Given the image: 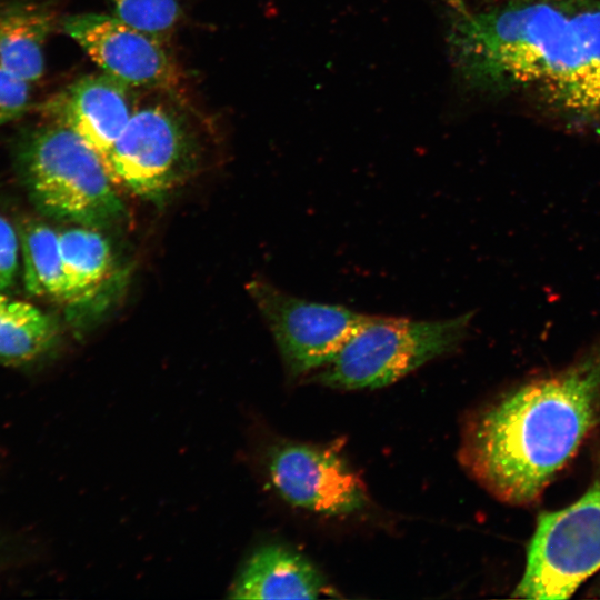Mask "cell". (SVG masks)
Segmentation results:
<instances>
[{
    "instance_id": "6da1fadb",
    "label": "cell",
    "mask_w": 600,
    "mask_h": 600,
    "mask_svg": "<svg viewBox=\"0 0 600 600\" xmlns=\"http://www.w3.org/2000/svg\"><path fill=\"white\" fill-rule=\"evenodd\" d=\"M458 80L600 132V0H441Z\"/></svg>"
},
{
    "instance_id": "7a4b0ae2",
    "label": "cell",
    "mask_w": 600,
    "mask_h": 600,
    "mask_svg": "<svg viewBox=\"0 0 600 600\" xmlns=\"http://www.w3.org/2000/svg\"><path fill=\"white\" fill-rule=\"evenodd\" d=\"M599 426L600 338L469 420L459 460L499 500L529 504Z\"/></svg>"
},
{
    "instance_id": "3957f363",
    "label": "cell",
    "mask_w": 600,
    "mask_h": 600,
    "mask_svg": "<svg viewBox=\"0 0 600 600\" xmlns=\"http://www.w3.org/2000/svg\"><path fill=\"white\" fill-rule=\"evenodd\" d=\"M14 164L31 203L47 217L96 229L122 218L124 206L104 160L61 123L24 131Z\"/></svg>"
},
{
    "instance_id": "277c9868",
    "label": "cell",
    "mask_w": 600,
    "mask_h": 600,
    "mask_svg": "<svg viewBox=\"0 0 600 600\" xmlns=\"http://www.w3.org/2000/svg\"><path fill=\"white\" fill-rule=\"evenodd\" d=\"M472 313L441 320L368 316L339 352L310 376L342 390L389 386L430 360L457 349Z\"/></svg>"
},
{
    "instance_id": "5b68a950",
    "label": "cell",
    "mask_w": 600,
    "mask_h": 600,
    "mask_svg": "<svg viewBox=\"0 0 600 600\" xmlns=\"http://www.w3.org/2000/svg\"><path fill=\"white\" fill-rule=\"evenodd\" d=\"M600 570V484L563 509L542 513L528 546L513 597H571Z\"/></svg>"
},
{
    "instance_id": "8992f818",
    "label": "cell",
    "mask_w": 600,
    "mask_h": 600,
    "mask_svg": "<svg viewBox=\"0 0 600 600\" xmlns=\"http://www.w3.org/2000/svg\"><path fill=\"white\" fill-rule=\"evenodd\" d=\"M186 114L173 104L152 102L134 109L107 160L114 181L136 196L162 198L194 154Z\"/></svg>"
},
{
    "instance_id": "52a82bcc",
    "label": "cell",
    "mask_w": 600,
    "mask_h": 600,
    "mask_svg": "<svg viewBox=\"0 0 600 600\" xmlns=\"http://www.w3.org/2000/svg\"><path fill=\"white\" fill-rule=\"evenodd\" d=\"M269 326L291 378H303L329 363L367 314L313 302L253 280L247 286Z\"/></svg>"
},
{
    "instance_id": "ba28073f",
    "label": "cell",
    "mask_w": 600,
    "mask_h": 600,
    "mask_svg": "<svg viewBox=\"0 0 600 600\" xmlns=\"http://www.w3.org/2000/svg\"><path fill=\"white\" fill-rule=\"evenodd\" d=\"M266 469L288 503L312 512L348 514L368 502L363 481L332 447L277 444L268 451Z\"/></svg>"
},
{
    "instance_id": "9c48e42d",
    "label": "cell",
    "mask_w": 600,
    "mask_h": 600,
    "mask_svg": "<svg viewBox=\"0 0 600 600\" xmlns=\"http://www.w3.org/2000/svg\"><path fill=\"white\" fill-rule=\"evenodd\" d=\"M62 26L106 74L128 88L169 90L179 81L178 68L160 38L116 16L76 14Z\"/></svg>"
},
{
    "instance_id": "30bf717a",
    "label": "cell",
    "mask_w": 600,
    "mask_h": 600,
    "mask_svg": "<svg viewBox=\"0 0 600 600\" xmlns=\"http://www.w3.org/2000/svg\"><path fill=\"white\" fill-rule=\"evenodd\" d=\"M128 89L106 73L87 76L49 98L39 111L77 132L107 164L133 112Z\"/></svg>"
},
{
    "instance_id": "8fae6325",
    "label": "cell",
    "mask_w": 600,
    "mask_h": 600,
    "mask_svg": "<svg viewBox=\"0 0 600 600\" xmlns=\"http://www.w3.org/2000/svg\"><path fill=\"white\" fill-rule=\"evenodd\" d=\"M331 593L302 554L283 546L258 549L230 588L231 599H317Z\"/></svg>"
},
{
    "instance_id": "7c38bea8",
    "label": "cell",
    "mask_w": 600,
    "mask_h": 600,
    "mask_svg": "<svg viewBox=\"0 0 600 600\" xmlns=\"http://www.w3.org/2000/svg\"><path fill=\"white\" fill-rule=\"evenodd\" d=\"M50 4L33 0H0V64L30 83L43 74V48L54 30Z\"/></svg>"
},
{
    "instance_id": "4fadbf2b",
    "label": "cell",
    "mask_w": 600,
    "mask_h": 600,
    "mask_svg": "<svg viewBox=\"0 0 600 600\" xmlns=\"http://www.w3.org/2000/svg\"><path fill=\"white\" fill-rule=\"evenodd\" d=\"M58 336V326L48 313L0 291V363H33L51 351Z\"/></svg>"
},
{
    "instance_id": "5bb4252c",
    "label": "cell",
    "mask_w": 600,
    "mask_h": 600,
    "mask_svg": "<svg viewBox=\"0 0 600 600\" xmlns=\"http://www.w3.org/2000/svg\"><path fill=\"white\" fill-rule=\"evenodd\" d=\"M59 243L64 279L63 301L80 304L97 292L110 273V244L98 229L84 226L59 232Z\"/></svg>"
},
{
    "instance_id": "9a60e30c",
    "label": "cell",
    "mask_w": 600,
    "mask_h": 600,
    "mask_svg": "<svg viewBox=\"0 0 600 600\" xmlns=\"http://www.w3.org/2000/svg\"><path fill=\"white\" fill-rule=\"evenodd\" d=\"M18 232L26 290L32 296L63 301L64 279L59 232L39 220L23 222Z\"/></svg>"
},
{
    "instance_id": "2e32d148",
    "label": "cell",
    "mask_w": 600,
    "mask_h": 600,
    "mask_svg": "<svg viewBox=\"0 0 600 600\" xmlns=\"http://www.w3.org/2000/svg\"><path fill=\"white\" fill-rule=\"evenodd\" d=\"M116 17L159 38L170 32L180 18L177 0H109Z\"/></svg>"
},
{
    "instance_id": "e0dca14e",
    "label": "cell",
    "mask_w": 600,
    "mask_h": 600,
    "mask_svg": "<svg viewBox=\"0 0 600 600\" xmlns=\"http://www.w3.org/2000/svg\"><path fill=\"white\" fill-rule=\"evenodd\" d=\"M31 86L0 64V126L20 118L29 110Z\"/></svg>"
},
{
    "instance_id": "ac0fdd59",
    "label": "cell",
    "mask_w": 600,
    "mask_h": 600,
    "mask_svg": "<svg viewBox=\"0 0 600 600\" xmlns=\"http://www.w3.org/2000/svg\"><path fill=\"white\" fill-rule=\"evenodd\" d=\"M20 268L19 232L0 213V291H7L16 283Z\"/></svg>"
},
{
    "instance_id": "d6986e66",
    "label": "cell",
    "mask_w": 600,
    "mask_h": 600,
    "mask_svg": "<svg viewBox=\"0 0 600 600\" xmlns=\"http://www.w3.org/2000/svg\"><path fill=\"white\" fill-rule=\"evenodd\" d=\"M596 592H597L598 596L600 597V584L596 588Z\"/></svg>"
}]
</instances>
